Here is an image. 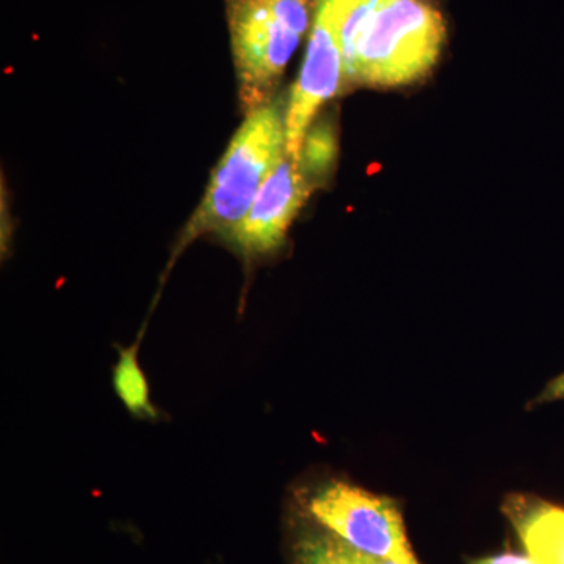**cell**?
Wrapping results in <instances>:
<instances>
[{"instance_id":"obj_1","label":"cell","mask_w":564,"mask_h":564,"mask_svg":"<svg viewBox=\"0 0 564 564\" xmlns=\"http://www.w3.org/2000/svg\"><path fill=\"white\" fill-rule=\"evenodd\" d=\"M447 29L430 0H364L344 35V85L403 87L432 70Z\"/></svg>"},{"instance_id":"obj_2","label":"cell","mask_w":564,"mask_h":564,"mask_svg":"<svg viewBox=\"0 0 564 564\" xmlns=\"http://www.w3.org/2000/svg\"><path fill=\"white\" fill-rule=\"evenodd\" d=\"M285 155V107L270 101L247 115L212 173L203 202L187 221L174 258L204 234L231 239L262 185Z\"/></svg>"},{"instance_id":"obj_3","label":"cell","mask_w":564,"mask_h":564,"mask_svg":"<svg viewBox=\"0 0 564 564\" xmlns=\"http://www.w3.org/2000/svg\"><path fill=\"white\" fill-rule=\"evenodd\" d=\"M314 0H226L240 106L272 101L292 55L313 24Z\"/></svg>"},{"instance_id":"obj_4","label":"cell","mask_w":564,"mask_h":564,"mask_svg":"<svg viewBox=\"0 0 564 564\" xmlns=\"http://www.w3.org/2000/svg\"><path fill=\"white\" fill-rule=\"evenodd\" d=\"M364 0H314L310 43L285 104V155L299 159L304 137L326 102L344 87V35Z\"/></svg>"},{"instance_id":"obj_5","label":"cell","mask_w":564,"mask_h":564,"mask_svg":"<svg viewBox=\"0 0 564 564\" xmlns=\"http://www.w3.org/2000/svg\"><path fill=\"white\" fill-rule=\"evenodd\" d=\"M306 507L315 525L356 551L397 564H421L408 541L402 513L388 497L329 481L311 494Z\"/></svg>"},{"instance_id":"obj_6","label":"cell","mask_w":564,"mask_h":564,"mask_svg":"<svg viewBox=\"0 0 564 564\" xmlns=\"http://www.w3.org/2000/svg\"><path fill=\"white\" fill-rule=\"evenodd\" d=\"M317 182L299 159L284 155L231 240L245 256L269 254L280 248L296 215L313 195Z\"/></svg>"},{"instance_id":"obj_7","label":"cell","mask_w":564,"mask_h":564,"mask_svg":"<svg viewBox=\"0 0 564 564\" xmlns=\"http://www.w3.org/2000/svg\"><path fill=\"white\" fill-rule=\"evenodd\" d=\"M508 518L534 562L564 564V508L519 497L508 503Z\"/></svg>"},{"instance_id":"obj_8","label":"cell","mask_w":564,"mask_h":564,"mask_svg":"<svg viewBox=\"0 0 564 564\" xmlns=\"http://www.w3.org/2000/svg\"><path fill=\"white\" fill-rule=\"evenodd\" d=\"M292 564H397L367 555L344 543L333 533L315 525L304 529L295 538Z\"/></svg>"},{"instance_id":"obj_9","label":"cell","mask_w":564,"mask_h":564,"mask_svg":"<svg viewBox=\"0 0 564 564\" xmlns=\"http://www.w3.org/2000/svg\"><path fill=\"white\" fill-rule=\"evenodd\" d=\"M139 344L121 348L120 358L113 369V388L129 413L137 417L154 419L158 411L152 406L150 384L139 362Z\"/></svg>"},{"instance_id":"obj_10","label":"cell","mask_w":564,"mask_h":564,"mask_svg":"<svg viewBox=\"0 0 564 564\" xmlns=\"http://www.w3.org/2000/svg\"><path fill=\"white\" fill-rule=\"evenodd\" d=\"M337 155V139L332 124L311 126L300 150L299 161L318 185L333 172Z\"/></svg>"},{"instance_id":"obj_11","label":"cell","mask_w":564,"mask_h":564,"mask_svg":"<svg viewBox=\"0 0 564 564\" xmlns=\"http://www.w3.org/2000/svg\"><path fill=\"white\" fill-rule=\"evenodd\" d=\"M475 564H540L534 562L530 555L503 554L489 556V558L480 560Z\"/></svg>"}]
</instances>
